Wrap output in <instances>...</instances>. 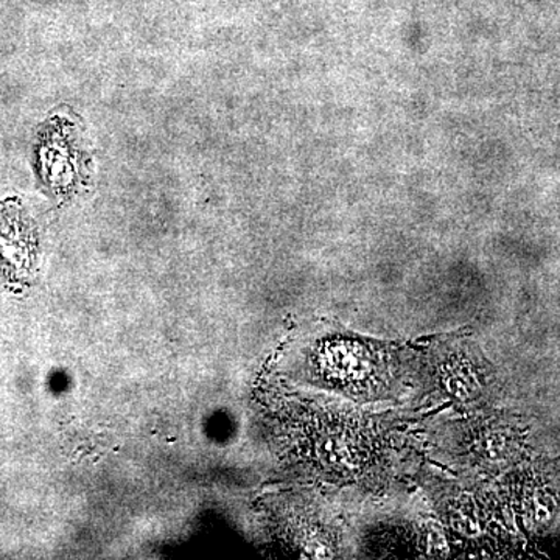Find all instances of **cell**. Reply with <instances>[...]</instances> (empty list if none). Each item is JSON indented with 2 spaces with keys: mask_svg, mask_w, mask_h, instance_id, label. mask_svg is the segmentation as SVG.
Listing matches in <instances>:
<instances>
[{
  "mask_svg": "<svg viewBox=\"0 0 560 560\" xmlns=\"http://www.w3.org/2000/svg\"><path fill=\"white\" fill-rule=\"evenodd\" d=\"M75 127L62 116H54L40 125L33 145V168L43 189L65 200L80 186L83 153L77 142Z\"/></svg>",
  "mask_w": 560,
  "mask_h": 560,
  "instance_id": "cell-1",
  "label": "cell"
},
{
  "mask_svg": "<svg viewBox=\"0 0 560 560\" xmlns=\"http://www.w3.org/2000/svg\"><path fill=\"white\" fill-rule=\"evenodd\" d=\"M39 264V235L21 198L0 201V276L25 283L35 278Z\"/></svg>",
  "mask_w": 560,
  "mask_h": 560,
  "instance_id": "cell-2",
  "label": "cell"
}]
</instances>
